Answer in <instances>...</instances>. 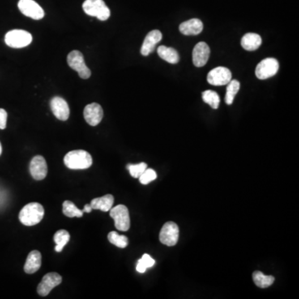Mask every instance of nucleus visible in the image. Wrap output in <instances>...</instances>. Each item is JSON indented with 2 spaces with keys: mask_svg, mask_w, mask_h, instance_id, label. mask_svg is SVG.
Instances as JSON below:
<instances>
[{
  "mask_svg": "<svg viewBox=\"0 0 299 299\" xmlns=\"http://www.w3.org/2000/svg\"><path fill=\"white\" fill-rule=\"evenodd\" d=\"M210 49L208 44L205 42H200L194 46L193 50V63L197 68L204 67L208 62L210 58Z\"/></svg>",
  "mask_w": 299,
  "mask_h": 299,
  "instance_id": "ddd939ff",
  "label": "nucleus"
},
{
  "mask_svg": "<svg viewBox=\"0 0 299 299\" xmlns=\"http://www.w3.org/2000/svg\"><path fill=\"white\" fill-rule=\"evenodd\" d=\"M232 79L230 70L224 67H218L209 73L207 81L213 86H224Z\"/></svg>",
  "mask_w": 299,
  "mask_h": 299,
  "instance_id": "9b49d317",
  "label": "nucleus"
},
{
  "mask_svg": "<svg viewBox=\"0 0 299 299\" xmlns=\"http://www.w3.org/2000/svg\"><path fill=\"white\" fill-rule=\"evenodd\" d=\"M84 118L90 126H97L103 118V110L98 103H91L84 108Z\"/></svg>",
  "mask_w": 299,
  "mask_h": 299,
  "instance_id": "4468645a",
  "label": "nucleus"
},
{
  "mask_svg": "<svg viewBox=\"0 0 299 299\" xmlns=\"http://www.w3.org/2000/svg\"><path fill=\"white\" fill-rule=\"evenodd\" d=\"M8 113L5 109L0 108V129L4 130L7 126Z\"/></svg>",
  "mask_w": 299,
  "mask_h": 299,
  "instance_id": "7c9ffc66",
  "label": "nucleus"
},
{
  "mask_svg": "<svg viewBox=\"0 0 299 299\" xmlns=\"http://www.w3.org/2000/svg\"><path fill=\"white\" fill-rule=\"evenodd\" d=\"M62 212L68 217L81 218L83 216V210L78 209L72 201H64L62 204Z\"/></svg>",
  "mask_w": 299,
  "mask_h": 299,
  "instance_id": "b1692460",
  "label": "nucleus"
},
{
  "mask_svg": "<svg viewBox=\"0 0 299 299\" xmlns=\"http://www.w3.org/2000/svg\"><path fill=\"white\" fill-rule=\"evenodd\" d=\"M62 276L57 273H49L46 274L45 276L42 279L41 283H39L37 288L38 293L40 296L45 297L50 293L51 291L57 286L62 283Z\"/></svg>",
  "mask_w": 299,
  "mask_h": 299,
  "instance_id": "9d476101",
  "label": "nucleus"
},
{
  "mask_svg": "<svg viewBox=\"0 0 299 299\" xmlns=\"http://www.w3.org/2000/svg\"><path fill=\"white\" fill-rule=\"evenodd\" d=\"M2 145H1V143H0V155H1V154H2Z\"/></svg>",
  "mask_w": 299,
  "mask_h": 299,
  "instance_id": "473e14b6",
  "label": "nucleus"
},
{
  "mask_svg": "<svg viewBox=\"0 0 299 299\" xmlns=\"http://www.w3.org/2000/svg\"><path fill=\"white\" fill-rule=\"evenodd\" d=\"M83 212L86 213H91V210H92V208H91V205L90 204H87L86 206H84V209H83Z\"/></svg>",
  "mask_w": 299,
  "mask_h": 299,
  "instance_id": "2f4dec72",
  "label": "nucleus"
},
{
  "mask_svg": "<svg viewBox=\"0 0 299 299\" xmlns=\"http://www.w3.org/2000/svg\"><path fill=\"white\" fill-rule=\"evenodd\" d=\"M108 239L111 244L114 245L115 246L118 247V248H121V249L126 248L128 245V243H129L126 236H120L115 231H112L111 233L108 234Z\"/></svg>",
  "mask_w": 299,
  "mask_h": 299,
  "instance_id": "bb28decb",
  "label": "nucleus"
},
{
  "mask_svg": "<svg viewBox=\"0 0 299 299\" xmlns=\"http://www.w3.org/2000/svg\"><path fill=\"white\" fill-rule=\"evenodd\" d=\"M156 177L157 175L153 169L146 168V171L142 174V176H140L139 181L142 185H147L151 181H155Z\"/></svg>",
  "mask_w": 299,
  "mask_h": 299,
  "instance_id": "c756f323",
  "label": "nucleus"
},
{
  "mask_svg": "<svg viewBox=\"0 0 299 299\" xmlns=\"http://www.w3.org/2000/svg\"><path fill=\"white\" fill-rule=\"evenodd\" d=\"M110 216L114 219L115 227L120 231H127L130 226V215L126 206L119 205L110 210Z\"/></svg>",
  "mask_w": 299,
  "mask_h": 299,
  "instance_id": "423d86ee",
  "label": "nucleus"
},
{
  "mask_svg": "<svg viewBox=\"0 0 299 299\" xmlns=\"http://www.w3.org/2000/svg\"><path fill=\"white\" fill-rule=\"evenodd\" d=\"M157 53L160 56V58H162L164 61L172 64L178 63L180 57L179 53L176 49L173 48H168L165 46H160L157 48Z\"/></svg>",
  "mask_w": 299,
  "mask_h": 299,
  "instance_id": "412c9836",
  "label": "nucleus"
},
{
  "mask_svg": "<svg viewBox=\"0 0 299 299\" xmlns=\"http://www.w3.org/2000/svg\"><path fill=\"white\" fill-rule=\"evenodd\" d=\"M227 85L228 87H227L226 95H225V103L227 105H231L238 91H240V83L239 81L231 80Z\"/></svg>",
  "mask_w": 299,
  "mask_h": 299,
  "instance_id": "393cba45",
  "label": "nucleus"
},
{
  "mask_svg": "<svg viewBox=\"0 0 299 299\" xmlns=\"http://www.w3.org/2000/svg\"><path fill=\"white\" fill-rule=\"evenodd\" d=\"M253 279H254L255 285L261 288H269L272 285L275 280L274 277L271 275H265L259 271H255L253 274Z\"/></svg>",
  "mask_w": 299,
  "mask_h": 299,
  "instance_id": "4be33fe9",
  "label": "nucleus"
},
{
  "mask_svg": "<svg viewBox=\"0 0 299 299\" xmlns=\"http://www.w3.org/2000/svg\"><path fill=\"white\" fill-rule=\"evenodd\" d=\"M29 170L31 176L36 181L45 179L48 174V165L45 159L42 155L35 156L30 162Z\"/></svg>",
  "mask_w": 299,
  "mask_h": 299,
  "instance_id": "f8f14e48",
  "label": "nucleus"
},
{
  "mask_svg": "<svg viewBox=\"0 0 299 299\" xmlns=\"http://www.w3.org/2000/svg\"><path fill=\"white\" fill-rule=\"evenodd\" d=\"M44 215V206L37 202L27 204L19 213V220L26 226H34L40 223Z\"/></svg>",
  "mask_w": 299,
  "mask_h": 299,
  "instance_id": "f257e3e1",
  "label": "nucleus"
},
{
  "mask_svg": "<svg viewBox=\"0 0 299 299\" xmlns=\"http://www.w3.org/2000/svg\"><path fill=\"white\" fill-rule=\"evenodd\" d=\"M64 164L71 170L87 169L92 164V158L87 151L75 150L65 155Z\"/></svg>",
  "mask_w": 299,
  "mask_h": 299,
  "instance_id": "f03ea898",
  "label": "nucleus"
},
{
  "mask_svg": "<svg viewBox=\"0 0 299 299\" xmlns=\"http://www.w3.org/2000/svg\"><path fill=\"white\" fill-rule=\"evenodd\" d=\"M127 169L130 172V176H132L133 178H139L140 176H142V174L146 171L147 168V164L146 163L142 162L140 164H127Z\"/></svg>",
  "mask_w": 299,
  "mask_h": 299,
  "instance_id": "c85d7f7f",
  "label": "nucleus"
},
{
  "mask_svg": "<svg viewBox=\"0 0 299 299\" xmlns=\"http://www.w3.org/2000/svg\"><path fill=\"white\" fill-rule=\"evenodd\" d=\"M68 64L72 69L78 72V75L82 79H88L91 77V70L85 63L83 55L79 51H72L68 55Z\"/></svg>",
  "mask_w": 299,
  "mask_h": 299,
  "instance_id": "39448f33",
  "label": "nucleus"
},
{
  "mask_svg": "<svg viewBox=\"0 0 299 299\" xmlns=\"http://www.w3.org/2000/svg\"><path fill=\"white\" fill-rule=\"evenodd\" d=\"M53 115L60 121H67L70 115V109L66 101L60 96H54L50 102Z\"/></svg>",
  "mask_w": 299,
  "mask_h": 299,
  "instance_id": "2eb2a0df",
  "label": "nucleus"
},
{
  "mask_svg": "<svg viewBox=\"0 0 299 299\" xmlns=\"http://www.w3.org/2000/svg\"><path fill=\"white\" fill-rule=\"evenodd\" d=\"M203 23L198 18H192L190 20L183 22L179 27L180 32L186 36L200 35L203 31Z\"/></svg>",
  "mask_w": 299,
  "mask_h": 299,
  "instance_id": "f3484780",
  "label": "nucleus"
},
{
  "mask_svg": "<svg viewBox=\"0 0 299 299\" xmlns=\"http://www.w3.org/2000/svg\"><path fill=\"white\" fill-rule=\"evenodd\" d=\"M155 263V260L149 254H143L142 258L137 262V271L141 274H143L146 272V269L152 267Z\"/></svg>",
  "mask_w": 299,
  "mask_h": 299,
  "instance_id": "cd10ccee",
  "label": "nucleus"
},
{
  "mask_svg": "<svg viewBox=\"0 0 299 299\" xmlns=\"http://www.w3.org/2000/svg\"><path fill=\"white\" fill-rule=\"evenodd\" d=\"M5 44L10 48H22L32 43V37L25 30L14 29L5 35Z\"/></svg>",
  "mask_w": 299,
  "mask_h": 299,
  "instance_id": "20e7f679",
  "label": "nucleus"
},
{
  "mask_svg": "<svg viewBox=\"0 0 299 299\" xmlns=\"http://www.w3.org/2000/svg\"><path fill=\"white\" fill-rule=\"evenodd\" d=\"M160 241L167 246H174L178 242L179 227L174 222H167L160 232Z\"/></svg>",
  "mask_w": 299,
  "mask_h": 299,
  "instance_id": "6e6552de",
  "label": "nucleus"
},
{
  "mask_svg": "<svg viewBox=\"0 0 299 299\" xmlns=\"http://www.w3.org/2000/svg\"><path fill=\"white\" fill-rule=\"evenodd\" d=\"M42 265V255L40 252L34 250L30 252L24 264V271L26 274H32L39 271Z\"/></svg>",
  "mask_w": 299,
  "mask_h": 299,
  "instance_id": "a211bd4d",
  "label": "nucleus"
},
{
  "mask_svg": "<svg viewBox=\"0 0 299 299\" xmlns=\"http://www.w3.org/2000/svg\"><path fill=\"white\" fill-rule=\"evenodd\" d=\"M82 9L87 15L96 17L101 21L108 20L111 15L109 8L103 0H85Z\"/></svg>",
  "mask_w": 299,
  "mask_h": 299,
  "instance_id": "7ed1b4c3",
  "label": "nucleus"
},
{
  "mask_svg": "<svg viewBox=\"0 0 299 299\" xmlns=\"http://www.w3.org/2000/svg\"><path fill=\"white\" fill-rule=\"evenodd\" d=\"M114 203V197L112 194H106L104 196L95 198L91 201L92 210H100L104 212H108L112 208Z\"/></svg>",
  "mask_w": 299,
  "mask_h": 299,
  "instance_id": "6ab92c4d",
  "label": "nucleus"
},
{
  "mask_svg": "<svg viewBox=\"0 0 299 299\" xmlns=\"http://www.w3.org/2000/svg\"><path fill=\"white\" fill-rule=\"evenodd\" d=\"M202 99L205 103L210 105L213 109H218L220 103V98L217 92L212 90H207L202 93Z\"/></svg>",
  "mask_w": 299,
  "mask_h": 299,
  "instance_id": "a878e982",
  "label": "nucleus"
},
{
  "mask_svg": "<svg viewBox=\"0 0 299 299\" xmlns=\"http://www.w3.org/2000/svg\"><path fill=\"white\" fill-rule=\"evenodd\" d=\"M279 64L278 60L273 57H269L262 60L258 66L256 67L255 75L258 79L265 80L272 78L279 71Z\"/></svg>",
  "mask_w": 299,
  "mask_h": 299,
  "instance_id": "0eeeda50",
  "label": "nucleus"
},
{
  "mask_svg": "<svg viewBox=\"0 0 299 299\" xmlns=\"http://www.w3.org/2000/svg\"><path fill=\"white\" fill-rule=\"evenodd\" d=\"M262 44V39L259 35L249 32L244 35L241 39V46L247 51H255Z\"/></svg>",
  "mask_w": 299,
  "mask_h": 299,
  "instance_id": "aec40b11",
  "label": "nucleus"
},
{
  "mask_svg": "<svg viewBox=\"0 0 299 299\" xmlns=\"http://www.w3.org/2000/svg\"><path fill=\"white\" fill-rule=\"evenodd\" d=\"M18 6L23 15L32 19L39 20L44 17V9L34 0H19Z\"/></svg>",
  "mask_w": 299,
  "mask_h": 299,
  "instance_id": "1a4fd4ad",
  "label": "nucleus"
},
{
  "mask_svg": "<svg viewBox=\"0 0 299 299\" xmlns=\"http://www.w3.org/2000/svg\"><path fill=\"white\" fill-rule=\"evenodd\" d=\"M53 240L56 243V247H55V251L57 253L62 251L64 246L69 243L70 240V235H69L68 231L65 229H60L55 233L53 236Z\"/></svg>",
  "mask_w": 299,
  "mask_h": 299,
  "instance_id": "5701e85b",
  "label": "nucleus"
},
{
  "mask_svg": "<svg viewBox=\"0 0 299 299\" xmlns=\"http://www.w3.org/2000/svg\"><path fill=\"white\" fill-rule=\"evenodd\" d=\"M162 39V34L159 30H152L146 35L142 48L141 53L143 56H148L155 50V46L159 44Z\"/></svg>",
  "mask_w": 299,
  "mask_h": 299,
  "instance_id": "dca6fc26",
  "label": "nucleus"
}]
</instances>
